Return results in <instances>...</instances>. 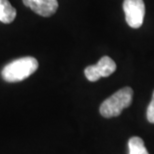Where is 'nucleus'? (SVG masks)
I'll return each mask as SVG.
<instances>
[{"label":"nucleus","mask_w":154,"mask_h":154,"mask_svg":"<svg viewBox=\"0 0 154 154\" xmlns=\"http://www.w3.org/2000/svg\"><path fill=\"white\" fill-rule=\"evenodd\" d=\"M38 65V61L34 57H21L5 65L1 76L6 82H19L32 75L37 70Z\"/></svg>","instance_id":"1"},{"label":"nucleus","mask_w":154,"mask_h":154,"mask_svg":"<svg viewBox=\"0 0 154 154\" xmlns=\"http://www.w3.org/2000/svg\"><path fill=\"white\" fill-rule=\"evenodd\" d=\"M133 96V90L130 87L120 89L100 105V114L105 118H111L120 115L123 109L130 106Z\"/></svg>","instance_id":"2"},{"label":"nucleus","mask_w":154,"mask_h":154,"mask_svg":"<svg viewBox=\"0 0 154 154\" xmlns=\"http://www.w3.org/2000/svg\"><path fill=\"white\" fill-rule=\"evenodd\" d=\"M123 10L126 22L131 28H139L143 24L145 5L143 0H124Z\"/></svg>","instance_id":"3"},{"label":"nucleus","mask_w":154,"mask_h":154,"mask_svg":"<svg viewBox=\"0 0 154 154\" xmlns=\"http://www.w3.org/2000/svg\"><path fill=\"white\" fill-rule=\"evenodd\" d=\"M116 70V63L109 56L100 58L97 64L86 67L84 70L85 77L89 81L95 82L101 77H108Z\"/></svg>","instance_id":"4"},{"label":"nucleus","mask_w":154,"mask_h":154,"mask_svg":"<svg viewBox=\"0 0 154 154\" xmlns=\"http://www.w3.org/2000/svg\"><path fill=\"white\" fill-rule=\"evenodd\" d=\"M24 5L43 17L52 16L58 9L57 0H22Z\"/></svg>","instance_id":"5"},{"label":"nucleus","mask_w":154,"mask_h":154,"mask_svg":"<svg viewBox=\"0 0 154 154\" xmlns=\"http://www.w3.org/2000/svg\"><path fill=\"white\" fill-rule=\"evenodd\" d=\"M16 9L8 0H0V21L4 24L13 22L16 18Z\"/></svg>","instance_id":"6"},{"label":"nucleus","mask_w":154,"mask_h":154,"mask_svg":"<svg viewBox=\"0 0 154 154\" xmlns=\"http://www.w3.org/2000/svg\"><path fill=\"white\" fill-rule=\"evenodd\" d=\"M129 154H149L140 137H131L128 141Z\"/></svg>","instance_id":"7"},{"label":"nucleus","mask_w":154,"mask_h":154,"mask_svg":"<svg viewBox=\"0 0 154 154\" xmlns=\"http://www.w3.org/2000/svg\"><path fill=\"white\" fill-rule=\"evenodd\" d=\"M146 116L150 123H154V92L152 94V99L150 101L148 107H147Z\"/></svg>","instance_id":"8"}]
</instances>
